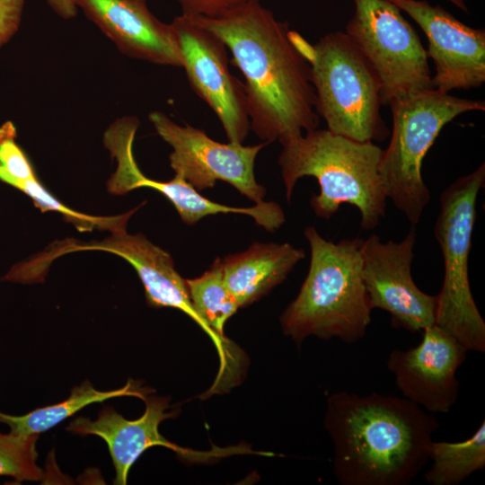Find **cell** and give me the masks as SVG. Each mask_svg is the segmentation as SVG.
Returning <instances> with one entry per match:
<instances>
[{
	"label": "cell",
	"mask_w": 485,
	"mask_h": 485,
	"mask_svg": "<svg viewBox=\"0 0 485 485\" xmlns=\"http://www.w3.org/2000/svg\"><path fill=\"white\" fill-rule=\"evenodd\" d=\"M485 183V163L459 177L440 195L435 237L444 260V279L436 295L435 324L467 351L485 352V322L472 294L468 260L476 221V203Z\"/></svg>",
	"instance_id": "7"
},
{
	"label": "cell",
	"mask_w": 485,
	"mask_h": 485,
	"mask_svg": "<svg viewBox=\"0 0 485 485\" xmlns=\"http://www.w3.org/2000/svg\"><path fill=\"white\" fill-rule=\"evenodd\" d=\"M311 251L307 276L280 317L284 333L297 344L306 337L363 339L373 310L362 278L363 240L327 241L313 226L304 230Z\"/></svg>",
	"instance_id": "4"
},
{
	"label": "cell",
	"mask_w": 485,
	"mask_h": 485,
	"mask_svg": "<svg viewBox=\"0 0 485 485\" xmlns=\"http://www.w3.org/2000/svg\"><path fill=\"white\" fill-rule=\"evenodd\" d=\"M150 392L133 380H128L122 388L112 391L96 390L89 381H84L74 387L70 396L63 401L35 409L21 416L0 412V423L6 424L10 433L16 436L40 435L92 403L122 396H136L144 400Z\"/></svg>",
	"instance_id": "19"
},
{
	"label": "cell",
	"mask_w": 485,
	"mask_h": 485,
	"mask_svg": "<svg viewBox=\"0 0 485 485\" xmlns=\"http://www.w3.org/2000/svg\"><path fill=\"white\" fill-rule=\"evenodd\" d=\"M415 225L400 242L386 241L373 234L363 240L362 278L372 309L391 316L396 329L415 333L435 324L436 295L421 291L411 275Z\"/></svg>",
	"instance_id": "10"
},
{
	"label": "cell",
	"mask_w": 485,
	"mask_h": 485,
	"mask_svg": "<svg viewBox=\"0 0 485 485\" xmlns=\"http://www.w3.org/2000/svg\"><path fill=\"white\" fill-rule=\"evenodd\" d=\"M291 34L310 65L316 111L327 129L360 142L384 141L389 129L380 112L378 76L346 32H329L314 45Z\"/></svg>",
	"instance_id": "5"
},
{
	"label": "cell",
	"mask_w": 485,
	"mask_h": 485,
	"mask_svg": "<svg viewBox=\"0 0 485 485\" xmlns=\"http://www.w3.org/2000/svg\"><path fill=\"white\" fill-rule=\"evenodd\" d=\"M139 127L137 118L128 116L117 119L106 130L104 145L117 161V168L108 181V189L113 194H125L137 188H151L162 193L176 208L181 220L194 225L210 215L242 214L269 232L278 230L286 221L280 206L275 202H261L251 207H229L203 197L179 175L169 181H154L145 176L138 168L133 143Z\"/></svg>",
	"instance_id": "12"
},
{
	"label": "cell",
	"mask_w": 485,
	"mask_h": 485,
	"mask_svg": "<svg viewBox=\"0 0 485 485\" xmlns=\"http://www.w3.org/2000/svg\"><path fill=\"white\" fill-rule=\"evenodd\" d=\"M46 260L74 251L96 250L114 253L126 260L137 271L143 283L147 304L155 308L172 307L185 313L211 338L209 330L194 309L186 281L174 268L172 256L152 243L142 234H129L126 228L111 232L102 241L84 243H63Z\"/></svg>",
	"instance_id": "17"
},
{
	"label": "cell",
	"mask_w": 485,
	"mask_h": 485,
	"mask_svg": "<svg viewBox=\"0 0 485 485\" xmlns=\"http://www.w3.org/2000/svg\"><path fill=\"white\" fill-rule=\"evenodd\" d=\"M24 0H0V48L17 32Z\"/></svg>",
	"instance_id": "24"
},
{
	"label": "cell",
	"mask_w": 485,
	"mask_h": 485,
	"mask_svg": "<svg viewBox=\"0 0 485 485\" xmlns=\"http://www.w3.org/2000/svg\"><path fill=\"white\" fill-rule=\"evenodd\" d=\"M467 352L454 337L434 324L423 331L417 347L393 349L386 365L404 398L428 412L447 413L458 398L456 372Z\"/></svg>",
	"instance_id": "14"
},
{
	"label": "cell",
	"mask_w": 485,
	"mask_h": 485,
	"mask_svg": "<svg viewBox=\"0 0 485 485\" xmlns=\"http://www.w3.org/2000/svg\"><path fill=\"white\" fill-rule=\"evenodd\" d=\"M188 17L220 18L260 0H176Z\"/></svg>",
	"instance_id": "23"
},
{
	"label": "cell",
	"mask_w": 485,
	"mask_h": 485,
	"mask_svg": "<svg viewBox=\"0 0 485 485\" xmlns=\"http://www.w3.org/2000/svg\"><path fill=\"white\" fill-rule=\"evenodd\" d=\"M46 2L63 19H72L77 14L76 0H46Z\"/></svg>",
	"instance_id": "25"
},
{
	"label": "cell",
	"mask_w": 485,
	"mask_h": 485,
	"mask_svg": "<svg viewBox=\"0 0 485 485\" xmlns=\"http://www.w3.org/2000/svg\"><path fill=\"white\" fill-rule=\"evenodd\" d=\"M388 105L392 128L379 174L387 198L416 225L430 201L421 173L428 151L448 122L465 112L485 110V102L431 88L402 93Z\"/></svg>",
	"instance_id": "6"
},
{
	"label": "cell",
	"mask_w": 485,
	"mask_h": 485,
	"mask_svg": "<svg viewBox=\"0 0 485 485\" xmlns=\"http://www.w3.org/2000/svg\"><path fill=\"white\" fill-rule=\"evenodd\" d=\"M148 118L156 133L172 147L169 160L175 175L197 190L224 181L256 204L263 202L266 190L255 179L254 163L267 142L255 146L224 144L199 128L175 123L161 111H153Z\"/></svg>",
	"instance_id": "9"
},
{
	"label": "cell",
	"mask_w": 485,
	"mask_h": 485,
	"mask_svg": "<svg viewBox=\"0 0 485 485\" xmlns=\"http://www.w3.org/2000/svg\"><path fill=\"white\" fill-rule=\"evenodd\" d=\"M431 468L424 477L431 485H457L485 468V421L461 442L433 441L429 446Z\"/></svg>",
	"instance_id": "20"
},
{
	"label": "cell",
	"mask_w": 485,
	"mask_h": 485,
	"mask_svg": "<svg viewBox=\"0 0 485 485\" xmlns=\"http://www.w3.org/2000/svg\"><path fill=\"white\" fill-rule=\"evenodd\" d=\"M185 281L194 309L209 330L211 339L221 346L225 340L224 326L240 306L225 284L220 259L200 277Z\"/></svg>",
	"instance_id": "21"
},
{
	"label": "cell",
	"mask_w": 485,
	"mask_h": 485,
	"mask_svg": "<svg viewBox=\"0 0 485 485\" xmlns=\"http://www.w3.org/2000/svg\"><path fill=\"white\" fill-rule=\"evenodd\" d=\"M39 435L29 436L0 432V476L12 477L16 483L38 481L43 472L36 464Z\"/></svg>",
	"instance_id": "22"
},
{
	"label": "cell",
	"mask_w": 485,
	"mask_h": 485,
	"mask_svg": "<svg viewBox=\"0 0 485 485\" xmlns=\"http://www.w3.org/2000/svg\"><path fill=\"white\" fill-rule=\"evenodd\" d=\"M405 12L427 36L428 57L435 64L432 86L449 93L485 82V31L472 28L426 0H388Z\"/></svg>",
	"instance_id": "13"
},
{
	"label": "cell",
	"mask_w": 485,
	"mask_h": 485,
	"mask_svg": "<svg viewBox=\"0 0 485 485\" xmlns=\"http://www.w3.org/2000/svg\"><path fill=\"white\" fill-rule=\"evenodd\" d=\"M76 5L124 55L181 67L171 23L157 19L146 0H76Z\"/></svg>",
	"instance_id": "16"
},
{
	"label": "cell",
	"mask_w": 485,
	"mask_h": 485,
	"mask_svg": "<svg viewBox=\"0 0 485 485\" xmlns=\"http://www.w3.org/2000/svg\"><path fill=\"white\" fill-rule=\"evenodd\" d=\"M171 25L190 84L216 113L229 142L242 144L250 128L244 84L229 69L227 48L185 15Z\"/></svg>",
	"instance_id": "11"
},
{
	"label": "cell",
	"mask_w": 485,
	"mask_h": 485,
	"mask_svg": "<svg viewBox=\"0 0 485 485\" xmlns=\"http://www.w3.org/2000/svg\"><path fill=\"white\" fill-rule=\"evenodd\" d=\"M447 1H449L450 3H452L453 4L457 6L458 8H460L464 13L469 12L468 6H467L466 3L464 2V0H447Z\"/></svg>",
	"instance_id": "26"
},
{
	"label": "cell",
	"mask_w": 485,
	"mask_h": 485,
	"mask_svg": "<svg viewBox=\"0 0 485 485\" xmlns=\"http://www.w3.org/2000/svg\"><path fill=\"white\" fill-rule=\"evenodd\" d=\"M345 32L372 66L382 105L416 90L433 88L427 51L401 9L388 0H353Z\"/></svg>",
	"instance_id": "8"
},
{
	"label": "cell",
	"mask_w": 485,
	"mask_h": 485,
	"mask_svg": "<svg viewBox=\"0 0 485 485\" xmlns=\"http://www.w3.org/2000/svg\"><path fill=\"white\" fill-rule=\"evenodd\" d=\"M290 243L254 242L246 251L220 259L223 279L240 308L282 283L304 258Z\"/></svg>",
	"instance_id": "18"
},
{
	"label": "cell",
	"mask_w": 485,
	"mask_h": 485,
	"mask_svg": "<svg viewBox=\"0 0 485 485\" xmlns=\"http://www.w3.org/2000/svg\"><path fill=\"white\" fill-rule=\"evenodd\" d=\"M282 146L278 164L288 202L297 181L312 176L320 187L310 200L317 216L330 219L347 203L358 209L363 230H374L380 224L387 199L379 174L384 149L371 141L317 128Z\"/></svg>",
	"instance_id": "3"
},
{
	"label": "cell",
	"mask_w": 485,
	"mask_h": 485,
	"mask_svg": "<svg viewBox=\"0 0 485 485\" xmlns=\"http://www.w3.org/2000/svg\"><path fill=\"white\" fill-rule=\"evenodd\" d=\"M190 18L230 50L245 79L250 128L261 140L283 145L318 128L311 67L287 22L260 3L220 18Z\"/></svg>",
	"instance_id": "1"
},
{
	"label": "cell",
	"mask_w": 485,
	"mask_h": 485,
	"mask_svg": "<svg viewBox=\"0 0 485 485\" xmlns=\"http://www.w3.org/2000/svg\"><path fill=\"white\" fill-rule=\"evenodd\" d=\"M324 427L341 485H409L428 461L436 418L404 397L345 391L327 400Z\"/></svg>",
	"instance_id": "2"
},
{
	"label": "cell",
	"mask_w": 485,
	"mask_h": 485,
	"mask_svg": "<svg viewBox=\"0 0 485 485\" xmlns=\"http://www.w3.org/2000/svg\"><path fill=\"white\" fill-rule=\"evenodd\" d=\"M144 401L146 410L137 419H126L113 408L104 406L96 420L78 417L66 427L71 433L95 435L106 442L116 471L114 484H127L131 466L146 449L153 446L172 449L188 460H200L205 455L204 453L180 447L161 435V422L177 415V411L165 412L169 408V398L147 394Z\"/></svg>",
	"instance_id": "15"
}]
</instances>
